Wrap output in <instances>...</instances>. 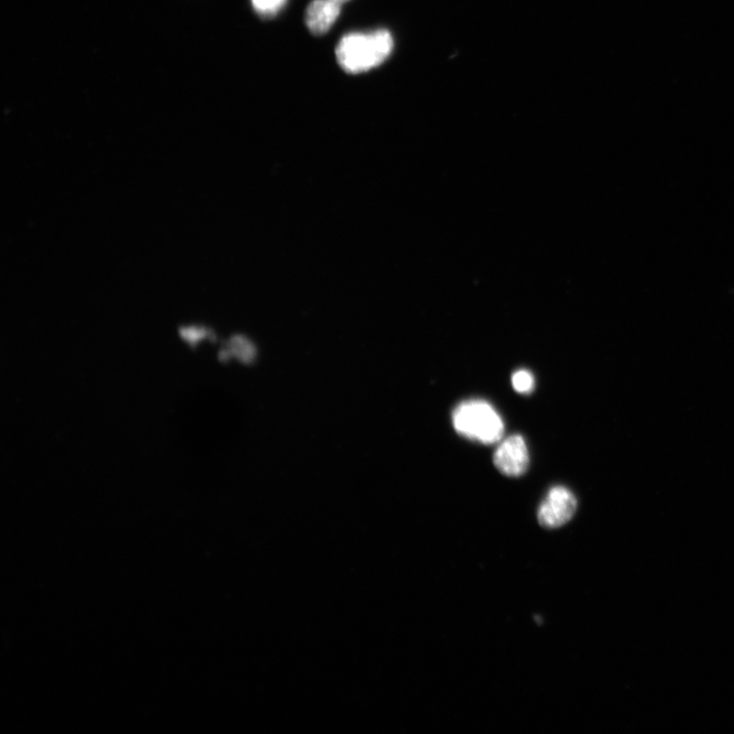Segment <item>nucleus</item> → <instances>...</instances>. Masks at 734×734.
I'll return each mask as SVG.
<instances>
[{
  "mask_svg": "<svg viewBox=\"0 0 734 734\" xmlns=\"http://www.w3.org/2000/svg\"><path fill=\"white\" fill-rule=\"evenodd\" d=\"M393 48L394 39L388 30L354 32L341 38L336 47V58L346 73L360 74L382 65L391 56Z\"/></svg>",
  "mask_w": 734,
  "mask_h": 734,
  "instance_id": "f257e3e1",
  "label": "nucleus"
},
{
  "mask_svg": "<svg viewBox=\"0 0 734 734\" xmlns=\"http://www.w3.org/2000/svg\"><path fill=\"white\" fill-rule=\"evenodd\" d=\"M455 431L463 438L491 445L504 435V423L495 408L487 401L471 399L461 402L452 413Z\"/></svg>",
  "mask_w": 734,
  "mask_h": 734,
  "instance_id": "f03ea898",
  "label": "nucleus"
},
{
  "mask_svg": "<svg viewBox=\"0 0 734 734\" xmlns=\"http://www.w3.org/2000/svg\"><path fill=\"white\" fill-rule=\"evenodd\" d=\"M578 509V501L570 490L558 486L552 488L540 506L538 519L542 527L557 529L564 526Z\"/></svg>",
  "mask_w": 734,
  "mask_h": 734,
  "instance_id": "7ed1b4c3",
  "label": "nucleus"
},
{
  "mask_svg": "<svg viewBox=\"0 0 734 734\" xmlns=\"http://www.w3.org/2000/svg\"><path fill=\"white\" fill-rule=\"evenodd\" d=\"M494 464L506 477L518 478L530 467V453L526 441L520 435L504 440L494 453Z\"/></svg>",
  "mask_w": 734,
  "mask_h": 734,
  "instance_id": "20e7f679",
  "label": "nucleus"
},
{
  "mask_svg": "<svg viewBox=\"0 0 734 734\" xmlns=\"http://www.w3.org/2000/svg\"><path fill=\"white\" fill-rule=\"evenodd\" d=\"M342 10L336 0H312L305 11V24L314 35H324L330 31Z\"/></svg>",
  "mask_w": 734,
  "mask_h": 734,
  "instance_id": "39448f33",
  "label": "nucleus"
},
{
  "mask_svg": "<svg viewBox=\"0 0 734 734\" xmlns=\"http://www.w3.org/2000/svg\"><path fill=\"white\" fill-rule=\"evenodd\" d=\"M254 10L262 17H274L286 6L287 0H251Z\"/></svg>",
  "mask_w": 734,
  "mask_h": 734,
  "instance_id": "423d86ee",
  "label": "nucleus"
},
{
  "mask_svg": "<svg viewBox=\"0 0 734 734\" xmlns=\"http://www.w3.org/2000/svg\"><path fill=\"white\" fill-rule=\"evenodd\" d=\"M512 385L516 392L530 394L534 390L535 380L529 371L520 370L513 374Z\"/></svg>",
  "mask_w": 734,
  "mask_h": 734,
  "instance_id": "0eeeda50",
  "label": "nucleus"
},
{
  "mask_svg": "<svg viewBox=\"0 0 734 734\" xmlns=\"http://www.w3.org/2000/svg\"><path fill=\"white\" fill-rule=\"evenodd\" d=\"M336 2L343 5L344 3L349 2V0H336Z\"/></svg>",
  "mask_w": 734,
  "mask_h": 734,
  "instance_id": "6e6552de",
  "label": "nucleus"
}]
</instances>
